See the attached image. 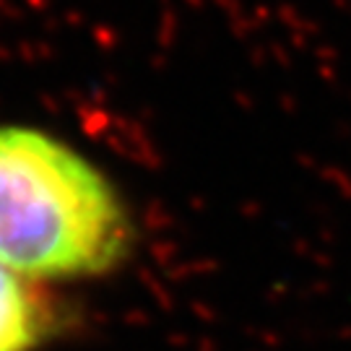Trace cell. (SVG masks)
<instances>
[{
    "label": "cell",
    "mask_w": 351,
    "mask_h": 351,
    "mask_svg": "<svg viewBox=\"0 0 351 351\" xmlns=\"http://www.w3.org/2000/svg\"><path fill=\"white\" fill-rule=\"evenodd\" d=\"M133 226L110 180L42 130L0 125V263L26 278L101 276Z\"/></svg>",
    "instance_id": "cell-1"
},
{
    "label": "cell",
    "mask_w": 351,
    "mask_h": 351,
    "mask_svg": "<svg viewBox=\"0 0 351 351\" xmlns=\"http://www.w3.org/2000/svg\"><path fill=\"white\" fill-rule=\"evenodd\" d=\"M58 328L60 317L50 297L0 263V351H37Z\"/></svg>",
    "instance_id": "cell-2"
}]
</instances>
